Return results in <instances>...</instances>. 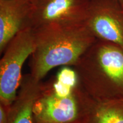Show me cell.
Returning <instances> with one entry per match:
<instances>
[{"label": "cell", "mask_w": 123, "mask_h": 123, "mask_svg": "<svg viewBox=\"0 0 123 123\" xmlns=\"http://www.w3.org/2000/svg\"><path fill=\"white\" fill-rule=\"evenodd\" d=\"M34 30L29 74L38 80L56 67H73L96 40L85 22L50 24Z\"/></svg>", "instance_id": "6da1fadb"}, {"label": "cell", "mask_w": 123, "mask_h": 123, "mask_svg": "<svg viewBox=\"0 0 123 123\" xmlns=\"http://www.w3.org/2000/svg\"><path fill=\"white\" fill-rule=\"evenodd\" d=\"M95 100L83 88L74 68L63 66L45 82L33 108L35 123H86Z\"/></svg>", "instance_id": "7a4b0ae2"}, {"label": "cell", "mask_w": 123, "mask_h": 123, "mask_svg": "<svg viewBox=\"0 0 123 123\" xmlns=\"http://www.w3.org/2000/svg\"><path fill=\"white\" fill-rule=\"evenodd\" d=\"M83 88L96 101L123 99V48L96 39L73 66Z\"/></svg>", "instance_id": "3957f363"}, {"label": "cell", "mask_w": 123, "mask_h": 123, "mask_svg": "<svg viewBox=\"0 0 123 123\" xmlns=\"http://www.w3.org/2000/svg\"><path fill=\"white\" fill-rule=\"evenodd\" d=\"M35 47L34 29H23L9 43L0 61V103H13L22 82V67Z\"/></svg>", "instance_id": "277c9868"}, {"label": "cell", "mask_w": 123, "mask_h": 123, "mask_svg": "<svg viewBox=\"0 0 123 123\" xmlns=\"http://www.w3.org/2000/svg\"><path fill=\"white\" fill-rule=\"evenodd\" d=\"M91 0H34L27 26L50 24L84 23Z\"/></svg>", "instance_id": "5b68a950"}, {"label": "cell", "mask_w": 123, "mask_h": 123, "mask_svg": "<svg viewBox=\"0 0 123 123\" xmlns=\"http://www.w3.org/2000/svg\"><path fill=\"white\" fill-rule=\"evenodd\" d=\"M86 24L96 39L123 48V6L115 0H91Z\"/></svg>", "instance_id": "8992f818"}, {"label": "cell", "mask_w": 123, "mask_h": 123, "mask_svg": "<svg viewBox=\"0 0 123 123\" xmlns=\"http://www.w3.org/2000/svg\"><path fill=\"white\" fill-rule=\"evenodd\" d=\"M33 0H0V53L23 29L33 7Z\"/></svg>", "instance_id": "52a82bcc"}, {"label": "cell", "mask_w": 123, "mask_h": 123, "mask_svg": "<svg viewBox=\"0 0 123 123\" xmlns=\"http://www.w3.org/2000/svg\"><path fill=\"white\" fill-rule=\"evenodd\" d=\"M42 81L34 79L30 74L23 76L16 98L10 106L9 123H35L33 108Z\"/></svg>", "instance_id": "ba28073f"}, {"label": "cell", "mask_w": 123, "mask_h": 123, "mask_svg": "<svg viewBox=\"0 0 123 123\" xmlns=\"http://www.w3.org/2000/svg\"><path fill=\"white\" fill-rule=\"evenodd\" d=\"M86 123H123V99L95 101Z\"/></svg>", "instance_id": "9c48e42d"}, {"label": "cell", "mask_w": 123, "mask_h": 123, "mask_svg": "<svg viewBox=\"0 0 123 123\" xmlns=\"http://www.w3.org/2000/svg\"><path fill=\"white\" fill-rule=\"evenodd\" d=\"M10 106L0 103V123H9V112Z\"/></svg>", "instance_id": "30bf717a"}, {"label": "cell", "mask_w": 123, "mask_h": 123, "mask_svg": "<svg viewBox=\"0 0 123 123\" xmlns=\"http://www.w3.org/2000/svg\"><path fill=\"white\" fill-rule=\"evenodd\" d=\"M115 1H117V2H119L120 4H121L123 6V0H115Z\"/></svg>", "instance_id": "8fae6325"}, {"label": "cell", "mask_w": 123, "mask_h": 123, "mask_svg": "<svg viewBox=\"0 0 123 123\" xmlns=\"http://www.w3.org/2000/svg\"><path fill=\"white\" fill-rule=\"evenodd\" d=\"M33 1H34V0H33Z\"/></svg>", "instance_id": "7c38bea8"}]
</instances>
